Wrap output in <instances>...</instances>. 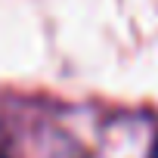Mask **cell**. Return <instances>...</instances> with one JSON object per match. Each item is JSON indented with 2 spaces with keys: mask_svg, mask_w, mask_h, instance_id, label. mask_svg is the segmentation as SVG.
Listing matches in <instances>:
<instances>
[{
  "mask_svg": "<svg viewBox=\"0 0 158 158\" xmlns=\"http://www.w3.org/2000/svg\"><path fill=\"white\" fill-rule=\"evenodd\" d=\"M149 158H158V139H155V146H152V152H149Z\"/></svg>",
  "mask_w": 158,
  "mask_h": 158,
  "instance_id": "obj_1",
  "label": "cell"
},
{
  "mask_svg": "<svg viewBox=\"0 0 158 158\" xmlns=\"http://www.w3.org/2000/svg\"><path fill=\"white\" fill-rule=\"evenodd\" d=\"M0 158H6V155H0Z\"/></svg>",
  "mask_w": 158,
  "mask_h": 158,
  "instance_id": "obj_2",
  "label": "cell"
}]
</instances>
